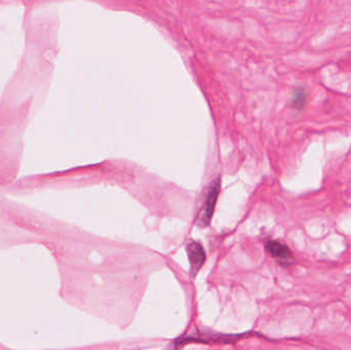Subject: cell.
<instances>
[{"instance_id": "cell-3", "label": "cell", "mask_w": 351, "mask_h": 350, "mask_svg": "<svg viewBox=\"0 0 351 350\" xmlns=\"http://www.w3.org/2000/svg\"><path fill=\"white\" fill-rule=\"evenodd\" d=\"M186 252L188 255V259H189L190 274L191 277L194 278L205 264L207 259L206 251L202 244L195 241H191L186 245Z\"/></svg>"}, {"instance_id": "cell-1", "label": "cell", "mask_w": 351, "mask_h": 350, "mask_svg": "<svg viewBox=\"0 0 351 350\" xmlns=\"http://www.w3.org/2000/svg\"><path fill=\"white\" fill-rule=\"evenodd\" d=\"M220 189H221V180L220 178H217L210 185L208 193L204 201V205L199 210V214L197 217V224L199 227L206 228L210 225L211 217L214 215Z\"/></svg>"}, {"instance_id": "cell-2", "label": "cell", "mask_w": 351, "mask_h": 350, "mask_svg": "<svg viewBox=\"0 0 351 350\" xmlns=\"http://www.w3.org/2000/svg\"><path fill=\"white\" fill-rule=\"evenodd\" d=\"M265 249L273 259L278 261L281 266L290 267L294 264V255L287 245L278 241H268L265 243Z\"/></svg>"}, {"instance_id": "cell-4", "label": "cell", "mask_w": 351, "mask_h": 350, "mask_svg": "<svg viewBox=\"0 0 351 350\" xmlns=\"http://www.w3.org/2000/svg\"><path fill=\"white\" fill-rule=\"evenodd\" d=\"M305 102H306V96L303 90L294 93V96L292 98V103L296 109H302L305 105Z\"/></svg>"}]
</instances>
